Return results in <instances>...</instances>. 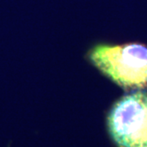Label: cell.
<instances>
[{
    "mask_svg": "<svg viewBox=\"0 0 147 147\" xmlns=\"http://www.w3.org/2000/svg\"><path fill=\"white\" fill-rule=\"evenodd\" d=\"M90 61L125 89L147 88V47L142 44H100L89 53Z\"/></svg>",
    "mask_w": 147,
    "mask_h": 147,
    "instance_id": "1",
    "label": "cell"
},
{
    "mask_svg": "<svg viewBox=\"0 0 147 147\" xmlns=\"http://www.w3.org/2000/svg\"><path fill=\"white\" fill-rule=\"evenodd\" d=\"M110 136L119 147H147V93L123 96L107 118Z\"/></svg>",
    "mask_w": 147,
    "mask_h": 147,
    "instance_id": "2",
    "label": "cell"
}]
</instances>
